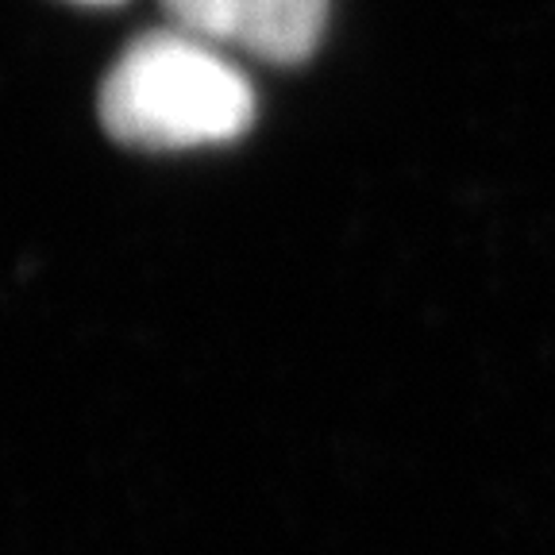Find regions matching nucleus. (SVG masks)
I'll list each match as a JSON object with an SVG mask.
<instances>
[{
    "label": "nucleus",
    "instance_id": "obj_2",
    "mask_svg": "<svg viewBox=\"0 0 555 555\" xmlns=\"http://www.w3.org/2000/svg\"><path fill=\"white\" fill-rule=\"evenodd\" d=\"M163 4L182 31L270 62L305 59L321 39L328 16V0H163Z\"/></svg>",
    "mask_w": 555,
    "mask_h": 555
},
{
    "label": "nucleus",
    "instance_id": "obj_1",
    "mask_svg": "<svg viewBox=\"0 0 555 555\" xmlns=\"http://www.w3.org/2000/svg\"><path fill=\"white\" fill-rule=\"evenodd\" d=\"M251 81L193 31H163L120 54L101 86V120L131 147H208L251 128Z\"/></svg>",
    "mask_w": 555,
    "mask_h": 555
}]
</instances>
